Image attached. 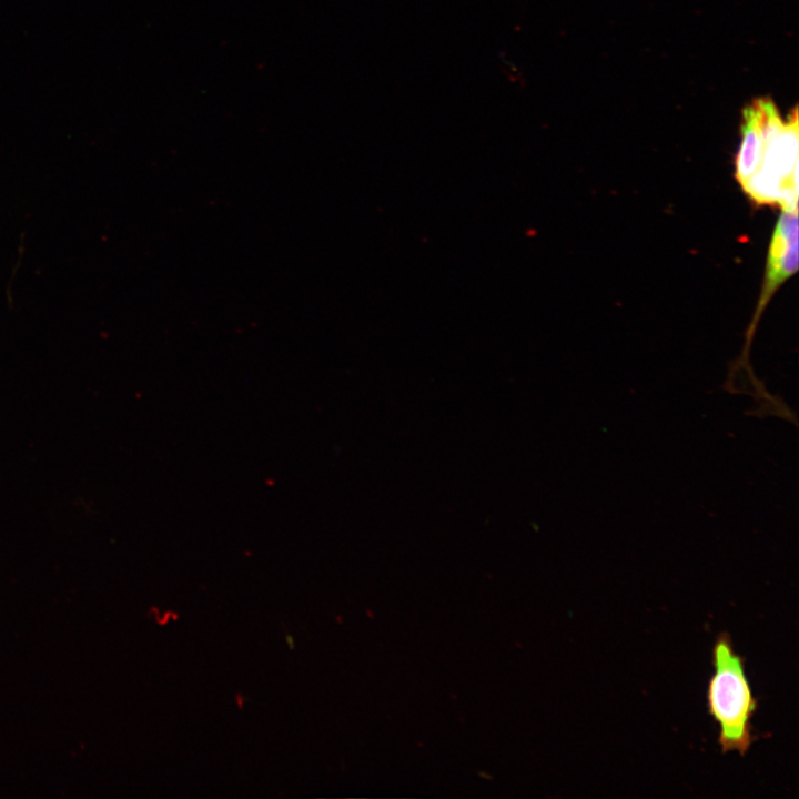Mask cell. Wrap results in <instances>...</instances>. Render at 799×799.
Returning <instances> with one entry per match:
<instances>
[{
	"label": "cell",
	"instance_id": "6da1fadb",
	"mask_svg": "<svg viewBox=\"0 0 799 799\" xmlns=\"http://www.w3.org/2000/svg\"><path fill=\"white\" fill-rule=\"evenodd\" d=\"M715 672L707 687L708 712L719 727L721 752L745 756L755 740L752 718L758 702L749 684L745 658L736 653L728 633H721L712 646Z\"/></svg>",
	"mask_w": 799,
	"mask_h": 799
},
{
	"label": "cell",
	"instance_id": "7a4b0ae2",
	"mask_svg": "<svg viewBox=\"0 0 799 799\" xmlns=\"http://www.w3.org/2000/svg\"><path fill=\"white\" fill-rule=\"evenodd\" d=\"M798 212L782 210L770 241L759 314L775 293L798 269Z\"/></svg>",
	"mask_w": 799,
	"mask_h": 799
},
{
	"label": "cell",
	"instance_id": "3957f363",
	"mask_svg": "<svg viewBox=\"0 0 799 799\" xmlns=\"http://www.w3.org/2000/svg\"><path fill=\"white\" fill-rule=\"evenodd\" d=\"M763 152L760 111L757 101L742 110L741 140L736 156V179L745 184L759 169Z\"/></svg>",
	"mask_w": 799,
	"mask_h": 799
}]
</instances>
